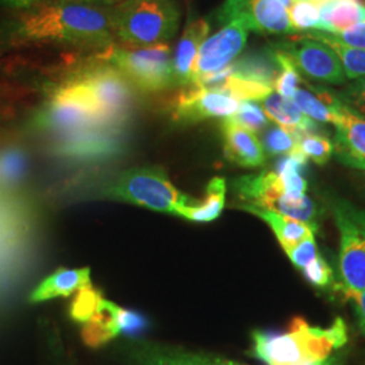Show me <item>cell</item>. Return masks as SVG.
I'll use <instances>...</instances> for the list:
<instances>
[{
	"mask_svg": "<svg viewBox=\"0 0 365 365\" xmlns=\"http://www.w3.org/2000/svg\"><path fill=\"white\" fill-rule=\"evenodd\" d=\"M13 36L22 42L105 46L113 38L110 13L81 1H58L24 15Z\"/></svg>",
	"mask_w": 365,
	"mask_h": 365,
	"instance_id": "1",
	"label": "cell"
},
{
	"mask_svg": "<svg viewBox=\"0 0 365 365\" xmlns=\"http://www.w3.org/2000/svg\"><path fill=\"white\" fill-rule=\"evenodd\" d=\"M348 339V327L342 318L330 327H312L297 317L287 331H253L252 354L267 365H334L333 354Z\"/></svg>",
	"mask_w": 365,
	"mask_h": 365,
	"instance_id": "2",
	"label": "cell"
},
{
	"mask_svg": "<svg viewBox=\"0 0 365 365\" xmlns=\"http://www.w3.org/2000/svg\"><path fill=\"white\" fill-rule=\"evenodd\" d=\"M33 125L53 140L96 128H113L107 125L88 92L73 78L49 91Z\"/></svg>",
	"mask_w": 365,
	"mask_h": 365,
	"instance_id": "3",
	"label": "cell"
},
{
	"mask_svg": "<svg viewBox=\"0 0 365 365\" xmlns=\"http://www.w3.org/2000/svg\"><path fill=\"white\" fill-rule=\"evenodd\" d=\"M110 18L117 37L141 48L173 38L180 14L175 0H122Z\"/></svg>",
	"mask_w": 365,
	"mask_h": 365,
	"instance_id": "4",
	"label": "cell"
},
{
	"mask_svg": "<svg viewBox=\"0 0 365 365\" xmlns=\"http://www.w3.org/2000/svg\"><path fill=\"white\" fill-rule=\"evenodd\" d=\"M105 195L172 215H182V210L197 203L194 197L179 191L165 170L158 167L125 170L106 188Z\"/></svg>",
	"mask_w": 365,
	"mask_h": 365,
	"instance_id": "5",
	"label": "cell"
},
{
	"mask_svg": "<svg viewBox=\"0 0 365 365\" xmlns=\"http://www.w3.org/2000/svg\"><path fill=\"white\" fill-rule=\"evenodd\" d=\"M172 49L168 43L137 49L113 48L103 56L131 86L145 92H157L176 86L173 78Z\"/></svg>",
	"mask_w": 365,
	"mask_h": 365,
	"instance_id": "6",
	"label": "cell"
},
{
	"mask_svg": "<svg viewBox=\"0 0 365 365\" xmlns=\"http://www.w3.org/2000/svg\"><path fill=\"white\" fill-rule=\"evenodd\" d=\"M237 196L244 205L271 210L284 217L312 223L317 217L313 200L307 195L289 196L284 192L276 172L262 170L259 175H248L233 182Z\"/></svg>",
	"mask_w": 365,
	"mask_h": 365,
	"instance_id": "7",
	"label": "cell"
},
{
	"mask_svg": "<svg viewBox=\"0 0 365 365\" xmlns=\"http://www.w3.org/2000/svg\"><path fill=\"white\" fill-rule=\"evenodd\" d=\"M339 233V268L341 286L365 288V211L341 200L333 205Z\"/></svg>",
	"mask_w": 365,
	"mask_h": 365,
	"instance_id": "8",
	"label": "cell"
},
{
	"mask_svg": "<svg viewBox=\"0 0 365 365\" xmlns=\"http://www.w3.org/2000/svg\"><path fill=\"white\" fill-rule=\"evenodd\" d=\"M99 107L108 126L120 128L133 107L131 84L111 66H95L72 78Z\"/></svg>",
	"mask_w": 365,
	"mask_h": 365,
	"instance_id": "9",
	"label": "cell"
},
{
	"mask_svg": "<svg viewBox=\"0 0 365 365\" xmlns=\"http://www.w3.org/2000/svg\"><path fill=\"white\" fill-rule=\"evenodd\" d=\"M249 30L240 21H227L202 43L191 72V87H197L205 78L225 69L244 51Z\"/></svg>",
	"mask_w": 365,
	"mask_h": 365,
	"instance_id": "10",
	"label": "cell"
},
{
	"mask_svg": "<svg viewBox=\"0 0 365 365\" xmlns=\"http://www.w3.org/2000/svg\"><path fill=\"white\" fill-rule=\"evenodd\" d=\"M274 48L286 54L292 66L307 78L330 84L346 81L337 54L321 41L309 37L288 39L274 43Z\"/></svg>",
	"mask_w": 365,
	"mask_h": 365,
	"instance_id": "11",
	"label": "cell"
},
{
	"mask_svg": "<svg viewBox=\"0 0 365 365\" xmlns=\"http://www.w3.org/2000/svg\"><path fill=\"white\" fill-rule=\"evenodd\" d=\"M240 21L249 31L267 36L297 34L291 26L287 10L279 0H226L218 21Z\"/></svg>",
	"mask_w": 365,
	"mask_h": 365,
	"instance_id": "12",
	"label": "cell"
},
{
	"mask_svg": "<svg viewBox=\"0 0 365 365\" xmlns=\"http://www.w3.org/2000/svg\"><path fill=\"white\" fill-rule=\"evenodd\" d=\"M120 128H96L53 140L52 153L68 161H102L123 152Z\"/></svg>",
	"mask_w": 365,
	"mask_h": 365,
	"instance_id": "13",
	"label": "cell"
},
{
	"mask_svg": "<svg viewBox=\"0 0 365 365\" xmlns=\"http://www.w3.org/2000/svg\"><path fill=\"white\" fill-rule=\"evenodd\" d=\"M240 101L235 98L200 87H191L180 92L172 105V117L180 123H195L210 118L235 115Z\"/></svg>",
	"mask_w": 365,
	"mask_h": 365,
	"instance_id": "14",
	"label": "cell"
},
{
	"mask_svg": "<svg viewBox=\"0 0 365 365\" xmlns=\"http://www.w3.org/2000/svg\"><path fill=\"white\" fill-rule=\"evenodd\" d=\"M333 125L336 126L333 153L342 164L365 170L364 118L357 115L337 98Z\"/></svg>",
	"mask_w": 365,
	"mask_h": 365,
	"instance_id": "15",
	"label": "cell"
},
{
	"mask_svg": "<svg viewBox=\"0 0 365 365\" xmlns=\"http://www.w3.org/2000/svg\"><path fill=\"white\" fill-rule=\"evenodd\" d=\"M130 365H242L205 353L157 344H138L129 352Z\"/></svg>",
	"mask_w": 365,
	"mask_h": 365,
	"instance_id": "16",
	"label": "cell"
},
{
	"mask_svg": "<svg viewBox=\"0 0 365 365\" xmlns=\"http://www.w3.org/2000/svg\"><path fill=\"white\" fill-rule=\"evenodd\" d=\"M223 152L226 158L244 168H256L265 163V152L255 133L242 128L232 118L222 122Z\"/></svg>",
	"mask_w": 365,
	"mask_h": 365,
	"instance_id": "17",
	"label": "cell"
},
{
	"mask_svg": "<svg viewBox=\"0 0 365 365\" xmlns=\"http://www.w3.org/2000/svg\"><path fill=\"white\" fill-rule=\"evenodd\" d=\"M210 24L206 19L190 22L172 57L173 78L176 86H191V72L196 56L209 36Z\"/></svg>",
	"mask_w": 365,
	"mask_h": 365,
	"instance_id": "18",
	"label": "cell"
},
{
	"mask_svg": "<svg viewBox=\"0 0 365 365\" xmlns=\"http://www.w3.org/2000/svg\"><path fill=\"white\" fill-rule=\"evenodd\" d=\"M261 102V108L267 118L274 120L279 128L291 133L295 140L304 134H312L318 130L315 120L303 114L291 99L272 92Z\"/></svg>",
	"mask_w": 365,
	"mask_h": 365,
	"instance_id": "19",
	"label": "cell"
},
{
	"mask_svg": "<svg viewBox=\"0 0 365 365\" xmlns=\"http://www.w3.org/2000/svg\"><path fill=\"white\" fill-rule=\"evenodd\" d=\"M321 15V30L337 34L365 21L361 0H317Z\"/></svg>",
	"mask_w": 365,
	"mask_h": 365,
	"instance_id": "20",
	"label": "cell"
},
{
	"mask_svg": "<svg viewBox=\"0 0 365 365\" xmlns=\"http://www.w3.org/2000/svg\"><path fill=\"white\" fill-rule=\"evenodd\" d=\"M88 284H91L90 268H61L51 276H48L45 280H42L38 287L31 292L29 300L31 303H41L54 298L69 297L80 288L86 287Z\"/></svg>",
	"mask_w": 365,
	"mask_h": 365,
	"instance_id": "21",
	"label": "cell"
},
{
	"mask_svg": "<svg viewBox=\"0 0 365 365\" xmlns=\"http://www.w3.org/2000/svg\"><path fill=\"white\" fill-rule=\"evenodd\" d=\"M240 209L245 210L250 214L259 217L265 223H268L276 235L277 241L280 242L282 248L297 244L303 238L315 235V232H317L315 223L292 220V218H288V217H284V215L271 211V210L260 209V207L248 206V205H242Z\"/></svg>",
	"mask_w": 365,
	"mask_h": 365,
	"instance_id": "22",
	"label": "cell"
},
{
	"mask_svg": "<svg viewBox=\"0 0 365 365\" xmlns=\"http://www.w3.org/2000/svg\"><path fill=\"white\" fill-rule=\"evenodd\" d=\"M117 307L115 303L103 299L99 310L84 324L81 337L88 346L98 348L120 333L117 322Z\"/></svg>",
	"mask_w": 365,
	"mask_h": 365,
	"instance_id": "23",
	"label": "cell"
},
{
	"mask_svg": "<svg viewBox=\"0 0 365 365\" xmlns=\"http://www.w3.org/2000/svg\"><path fill=\"white\" fill-rule=\"evenodd\" d=\"M230 71L237 78L259 81L274 86L280 66L274 57V51L264 53H253L230 64Z\"/></svg>",
	"mask_w": 365,
	"mask_h": 365,
	"instance_id": "24",
	"label": "cell"
},
{
	"mask_svg": "<svg viewBox=\"0 0 365 365\" xmlns=\"http://www.w3.org/2000/svg\"><path fill=\"white\" fill-rule=\"evenodd\" d=\"M314 91L317 93L298 88L291 101L298 106L303 114L313 120L334 123L337 96L319 88H314Z\"/></svg>",
	"mask_w": 365,
	"mask_h": 365,
	"instance_id": "25",
	"label": "cell"
},
{
	"mask_svg": "<svg viewBox=\"0 0 365 365\" xmlns=\"http://www.w3.org/2000/svg\"><path fill=\"white\" fill-rule=\"evenodd\" d=\"M226 199V182L222 178L210 180L206 188V197L195 206L182 210V218L192 222L215 221L221 215Z\"/></svg>",
	"mask_w": 365,
	"mask_h": 365,
	"instance_id": "26",
	"label": "cell"
},
{
	"mask_svg": "<svg viewBox=\"0 0 365 365\" xmlns=\"http://www.w3.org/2000/svg\"><path fill=\"white\" fill-rule=\"evenodd\" d=\"M304 36L309 38L317 39V41L327 43V46L337 54L346 78L356 80V78H364L365 51L353 48V46L345 45L339 41L330 38L325 31H319V30L307 31V33H304Z\"/></svg>",
	"mask_w": 365,
	"mask_h": 365,
	"instance_id": "27",
	"label": "cell"
},
{
	"mask_svg": "<svg viewBox=\"0 0 365 365\" xmlns=\"http://www.w3.org/2000/svg\"><path fill=\"white\" fill-rule=\"evenodd\" d=\"M29 156L19 146L0 149V190H14L25 180Z\"/></svg>",
	"mask_w": 365,
	"mask_h": 365,
	"instance_id": "28",
	"label": "cell"
},
{
	"mask_svg": "<svg viewBox=\"0 0 365 365\" xmlns=\"http://www.w3.org/2000/svg\"><path fill=\"white\" fill-rule=\"evenodd\" d=\"M288 18L297 33L321 30V15L317 0H295L288 10Z\"/></svg>",
	"mask_w": 365,
	"mask_h": 365,
	"instance_id": "29",
	"label": "cell"
},
{
	"mask_svg": "<svg viewBox=\"0 0 365 365\" xmlns=\"http://www.w3.org/2000/svg\"><path fill=\"white\" fill-rule=\"evenodd\" d=\"M103 300L102 292L88 284L86 287L80 288L75 298L71 302L69 315L73 321L78 324H86L91 319L92 315L99 310V306Z\"/></svg>",
	"mask_w": 365,
	"mask_h": 365,
	"instance_id": "30",
	"label": "cell"
},
{
	"mask_svg": "<svg viewBox=\"0 0 365 365\" xmlns=\"http://www.w3.org/2000/svg\"><path fill=\"white\" fill-rule=\"evenodd\" d=\"M272 51H274V57L277 60V64L280 66L279 75H277V78H274V90L280 96L292 99L294 93L298 90L300 80H302L299 72L295 66H292V63L288 60L286 54H283L274 48Z\"/></svg>",
	"mask_w": 365,
	"mask_h": 365,
	"instance_id": "31",
	"label": "cell"
},
{
	"mask_svg": "<svg viewBox=\"0 0 365 365\" xmlns=\"http://www.w3.org/2000/svg\"><path fill=\"white\" fill-rule=\"evenodd\" d=\"M297 149L306 158H312L315 164L325 165L333 155V144L325 137L317 133L304 134L297 140Z\"/></svg>",
	"mask_w": 365,
	"mask_h": 365,
	"instance_id": "32",
	"label": "cell"
},
{
	"mask_svg": "<svg viewBox=\"0 0 365 365\" xmlns=\"http://www.w3.org/2000/svg\"><path fill=\"white\" fill-rule=\"evenodd\" d=\"M230 118L252 133L264 130L268 125V118L264 114L260 106L249 101L240 102L237 113Z\"/></svg>",
	"mask_w": 365,
	"mask_h": 365,
	"instance_id": "33",
	"label": "cell"
},
{
	"mask_svg": "<svg viewBox=\"0 0 365 365\" xmlns=\"http://www.w3.org/2000/svg\"><path fill=\"white\" fill-rule=\"evenodd\" d=\"M264 152L269 155H291L297 146L295 137L282 128H274L267 131L262 140Z\"/></svg>",
	"mask_w": 365,
	"mask_h": 365,
	"instance_id": "34",
	"label": "cell"
},
{
	"mask_svg": "<svg viewBox=\"0 0 365 365\" xmlns=\"http://www.w3.org/2000/svg\"><path fill=\"white\" fill-rule=\"evenodd\" d=\"M283 250L286 252L291 262L299 269L307 267L319 255L314 235H309L297 244L283 247Z\"/></svg>",
	"mask_w": 365,
	"mask_h": 365,
	"instance_id": "35",
	"label": "cell"
},
{
	"mask_svg": "<svg viewBox=\"0 0 365 365\" xmlns=\"http://www.w3.org/2000/svg\"><path fill=\"white\" fill-rule=\"evenodd\" d=\"M337 95L344 105L348 106L357 115L365 119V76L356 78L354 83L346 86Z\"/></svg>",
	"mask_w": 365,
	"mask_h": 365,
	"instance_id": "36",
	"label": "cell"
},
{
	"mask_svg": "<svg viewBox=\"0 0 365 365\" xmlns=\"http://www.w3.org/2000/svg\"><path fill=\"white\" fill-rule=\"evenodd\" d=\"M302 274L306 277L309 283H312L315 287H327L331 282L333 271L325 259L318 255L307 267L302 269Z\"/></svg>",
	"mask_w": 365,
	"mask_h": 365,
	"instance_id": "37",
	"label": "cell"
},
{
	"mask_svg": "<svg viewBox=\"0 0 365 365\" xmlns=\"http://www.w3.org/2000/svg\"><path fill=\"white\" fill-rule=\"evenodd\" d=\"M117 322L119 331L128 336H137L148 327L146 318L141 314L117 307Z\"/></svg>",
	"mask_w": 365,
	"mask_h": 365,
	"instance_id": "38",
	"label": "cell"
},
{
	"mask_svg": "<svg viewBox=\"0 0 365 365\" xmlns=\"http://www.w3.org/2000/svg\"><path fill=\"white\" fill-rule=\"evenodd\" d=\"M327 34L330 38L339 41L345 45L365 51V21L357 24L356 26L348 29L346 31L337 33V34H331V33H327Z\"/></svg>",
	"mask_w": 365,
	"mask_h": 365,
	"instance_id": "39",
	"label": "cell"
},
{
	"mask_svg": "<svg viewBox=\"0 0 365 365\" xmlns=\"http://www.w3.org/2000/svg\"><path fill=\"white\" fill-rule=\"evenodd\" d=\"M339 291L345 300L353 303L354 313L357 315L359 329L365 336V288L364 289H349L339 286Z\"/></svg>",
	"mask_w": 365,
	"mask_h": 365,
	"instance_id": "40",
	"label": "cell"
},
{
	"mask_svg": "<svg viewBox=\"0 0 365 365\" xmlns=\"http://www.w3.org/2000/svg\"><path fill=\"white\" fill-rule=\"evenodd\" d=\"M39 1L41 0H0V6L14 10H29L39 4Z\"/></svg>",
	"mask_w": 365,
	"mask_h": 365,
	"instance_id": "41",
	"label": "cell"
}]
</instances>
